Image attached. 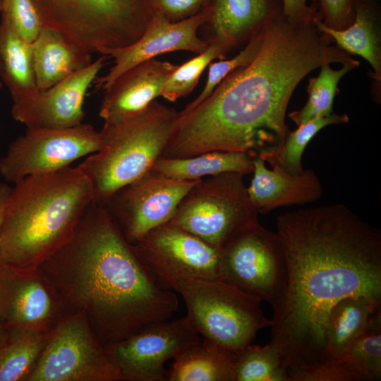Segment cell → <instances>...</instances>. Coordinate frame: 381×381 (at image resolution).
I'll use <instances>...</instances> for the list:
<instances>
[{"instance_id": "42", "label": "cell", "mask_w": 381, "mask_h": 381, "mask_svg": "<svg viewBox=\"0 0 381 381\" xmlns=\"http://www.w3.org/2000/svg\"><path fill=\"white\" fill-rule=\"evenodd\" d=\"M1 61H0V75H1Z\"/></svg>"}, {"instance_id": "27", "label": "cell", "mask_w": 381, "mask_h": 381, "mask_svg": "<svg viewBox=\"0 0 381 381\" xmlns=\"http://www.w3.org/2000/svg\"><path fill=\"white\" fill-rule=\"evenodd\" d=\"M51 332L6 329L0 339V381H28Z\"/></svg>"}, {"instance_id": "15", "label": "cell", "mask_w": 381, "mask_h": 381, "mask_svg": "<svg viewBox=\"0 0 381 381\" xmlns=\"http://www.w3.org/2000/svg\"><path fill=\"white\" fill-rule=\"evenodd\" d=\"M66 315L42 272L0 263V321L6 329L52 331Z\"/></svg>"}, {"instance_id": "6", "label": "cell", "mask_w": 381, "mask_h": 381, "mask_svg": "<svg viewBox=\"0 0 381 381\" xmlns=\"http://www.w3.org/2000/svg\"><path fill=\"white\" fill-rule=\"evenodd\" d=\"M183 298L185 316L202 339L234 353L252 344L257 333L271 325L261 300L220 279L178 275L159 282Z\"/></svg>"}, {"instance_id": "14", "label": "cell", "mask_w": 381, "mask_h": 381, "mask_svg": "<svg viewBox=\"0 0 381 381\" xmlns=\"http://www.w3.org/2000/svg\"><path fill=\"white\" fill-rule=\"evenodd\" d=\"M130 245L157 284L169 276L220 277L222 250L169 223Z\"/></svg>"}, {"instance_id": "9", "label": "cell", "mask_w": 381, "mask_h": 381, "mask_svg": "<svg viewBox=\"0 0 381 381\" xmlns=\"http://www.w3.org/2000/svg\"><path fill=\"white\" fill-rule=\"evenodd\" d=\"M28 381H123L93 334L84 312L66 314L49 339Z\"/></svg>"}, {"instance_id": "34", "label": "cell", "mask_w": 381, "mask_h": 381, "mask_svg": "<svg viewBox=\"0 0 381 381\" xmlns=\"http://www.w3.org/2000/svg\"><path fill=\"white\" fill-rule=\"evenodd\" d=\"M0 14L20 37L30 44L44 28L32 0H4Z\"/></svg>"}, {"instance_id": "30", "label": "cell", "mask_w": 381, "mask_h": 381, "mask_svg": "<svg viewBox=\"0 0 381 381\" xmlns=\"http://www.w3.org/2000/svg\"><path fill=\"white\" fill-rule=\"evenodd\" d=\"M231 48L221 40L214 37L207 48L184 63L172 72L167 80L161 96L174 102L188 95L197 85L200 76L207 66L216 59H222Z\"/></svg>"}, {"instance_id": "4", "label": "cell", "mask_w": 381, "mask_h": 381, "mask_svg": "<svg viewBox=\"0 0 381 381\" xmlns=\"http://www.w3.org/2000/svg\"><path fill=\"white\" fill-rule=\"evenodd\" d=\"M1 229L0 263L36 268L73 236L94 201L78 167L26 176L13 183Z\"/></svg>"}, {"instance_id": "41", "label": "cell", "mask_w": 381, "mask_h": 381, "mask_svg": "<svg viewBox=\"0 0 381 381\" xmlns=\"http://www.w3.org/2000/svg\"><path fill=\"white\" fill-rule=\"evenodd\" d=\"M2 85H3V82L1 81V78H0V90L2 87ZM0 128H1V122H0Z\"/></svg>"}, {"instance_id": "35", "label": "cell", "mask_w": 381, "mask_h": 381, "mask_svg": "<svg viewBox=\"0 0 381 381\" xmlns=\"http://www.w3.org/2000/svg\"><path fill=\"white\" fill-rule=\"evenodd\" d=\"M319 16L327 27L341 30L349 26L354 18L353 0H317Z\"/></svg>"}, {"instance_id": "29", "label": "cell", "mask_w": 381, "mask_h": 381, "mask_svg": "<svg viewBox=\"0 0 381 381\" xmlns=\"http://www.w3.org/2000/svg\"><path fill=\"white\" fill-rule=\"evenodd\" d=\"M359 65L355 59L342 64L339 69H332L329 64L321 66L319 75L309 80L308 99L304 107L289 116L298 126L318 117L328 116L333 113L332 107L337 85L341 78Z\"/></svg>"}, {"instance_id": "19", "label": "cell", "mask_w": 381, "mask_h": 381, "mask_svg": "<svg viewBox=\"0 0 381 381\" xmlns=\"http://www.w3.org/2000/svg\"><path fill=\"white\" fill-rule=\"evenodd\" d=\"M253 163V177L247 191L258 214H267L279 207L310 203L322 196V183L311 169L291 174L273 162L270 164L272 169H269L258 156Z\"/></svg>"}, {"instance_id": "1", "label": "cell", "mask_w": 381, "mask_h": 381, "mask_svg": "<svg viewBox=\"0 0 381 381\" xmlns=\"http://www.w3.org/2000/svg\"><path fill=\"white\" fill-rule=\"evenodd\" d=\"M286 264L270 343L291 374L321 363L332 308L347 297L381 301V231L342 204L288 212L276 222Z\"/></svg>"}, {"instance_id": "17", "label": "cell", "mask_w": 381, "mask_h": 381, "mask_svg": "<svg viewBox=\"0 0 381 381\" xmlns=\"http://www.w3.org/2000/svg\"><path fill=\"white\" fill-rule=\"evenodd\" d=\"M106 58L102 55L52 87L12 104V117L27 128H67L83 123L85 97Z\"/></svg>"}, {"instance_id": "3", "label": "cell", "mask_w": 381, "mask_h": 381, "mask_svg": "<svg viewBox=\"0 0 381 381\" xmlns=\"http://www.w3.org/2000/svg\"><path fill=\"white\" fill-rule=\"evenodd\" d=\"M37 268L65 313L84 312L103 346L169 320L179 308L176 295L157 284L104 205L95 201L72 238Z\"/></svg>"}, {"instance_id": "12", "label": "cell", "mask_w": 381, "mask_h": 381, "mask_svg": "<svg viewBox=\"0 0 381 381\" xmlns=\"http://www.w3.org/2000/svg\"><path fill=\"white\" fill-rule=\"evenodd\" d=\"M286 277L279 238L262 225L222 250L219 279L272 306L284 287Z\"/></svg>"}, {"instance_id": "18", "label": "cell", "mask_w": 381, "mask_h": 381, "mask_svg": "<svg viewBox=\"0 0 381 381\" xmlns=\"http://www.w3.org/2000/svg\"><path fill=\"white\" fill-rule=\"evenodd\" d=\"M177 66L152 59L121 74L104 90L99 112L104 123L121 121L145 109L161 96L167 80Z\"/></svg>"}, {"instance_id": "13", "label": "cell", "mask_w": 381, "mask_h": 381, "mask_svg": "<svg viewBox=\"0 0 381 381\" xmlns=\"http://www.w3.org/2000/svg\"><path fill=\"white\" fill-rule=\"evenodd\" d=\"M185 317L156 322L104 351L123 381H165L167 361L201 341Z\"/></svg>"}, {"instance_id": "32", "label": "cell", "mask_w": 381, "mask_h": 381, "mask_svg": "<svg viewBox=\"0 0 381 381\" xmlns=\"http://www.w3.org/2000/svg\"><path fill=\"white\" fill-rule=\"evenodd\" d=\"M335 361L346 364L360 381L380 380L381 328L369 330L357 338Z\"/></svg>"}, {"instance_id": "24", "label": "cell", "mask_w": 381, "mask_h": 381, "mask_svg": "<svg viewBox=\"0 0 381 381\" xmlns=\"http://www.w3.org/2000/svg\"><path fill=\"white\" fill-rule=\"evenodd\" d=\"M0 78L8 87L13 104L39 92L32 63L31 44L25 42L3 18L0 22Z\"/></svg>"}, {"instance_id": "20", "label": "cell", "mask_w": 381, "mask_h": 381, "mask_svg": "<svg viewBox=\"0 0 381 381\" xmlns=\"http://www.w3.org/2000/svg\"><path fill=\"white\" fill-rule=\"evenodd\" d=\"M214 37L231 49L248 41L282 13L278 0H211Z\"/></svg>"}, {"instance_id": "38", "label": "cell", "mask_w": 381, "mask_h": 381, "mask_svg": "<svg viewBox=\"0 0 381 381\" xmlns=\"http://www.w3.org/2000/svg\"><path fill=\"white\" fill-rule=\"evenodd\" d=\"M11 189L12 187L8 183L0 181V254L2 224L4 222L6 206L11 194Z\"/></svg>"}, {"instance_id": "33", "label": "cell", "mask_w": 381, "mask_h": 381, "mask_svg": "<svg viewBox=\"0 0 381 381\" xmlns=\"http://www.w3.org/2000/svg\"><path fill=\"white\" fill-rule=\"evenodd\" d=\"M265 27L258 34L253 36L243 49L235 56L228 60H221L210 64L208 75L203 90L182 111H188L196 107L207 97L230 73L238 68L248 65L253 61L262 44Z\"/></svg>"}, {"instance_id": "37", "label": "cell", "mask_w": 381, "mask_h": 381, "mask_svg": "<svg viewBox=\"0 0 381 381\" xmlns=\"http://www.w3.org/2000/svg\"><path fill=\"white\" fill-rule=\"evenodd\" d=\"M282 11L286 18L298 23H310L318 14L308 0H282Z\"/></svg>"}, {"instance_id": "10", "label": "cell", "mask_w": 381, "mask_h": 381, "mask_svg": "<svg viewBox=\"0 0 381 381\" xmlns=\"http://www.w3.org/2000/svg\"><path fill=\"white\" fill-rule=\"evenodd\" d=\"M103 144L101 131L87 123L67 128H27L0 158V175L15 183L28 176L56 171L99 151Z\"/></svg>"}, {"instance_id": "2", "label": "cell", "mask_w": 381, "mask_h": 381, "mask_svg": "<svg viewBox=\"0 0 381 381\" xmlns=\"http://www.w3.org/2000/svg\"><path fill=\"white\" fill-rule=\"evenodd\" d=\"M331 42L313 21L296 23L282 12L265 27L251 63L230 73L196 107L178 112L160 157L224 151L271 161L289 133L286 112L300 81L325 64L353 59Z\"/></svg>"}, {"instance_id": "11", "label": "cell", "mask_w": 381, "mask_h": 381, "mask_svg": "<svg viewBox=\"0 0 381 381\" xmlns=\"http://www.w3.org/2000/svg\"><path fill=\"white\" fill-rule=\"evenodd\" d=\"M199 180L171 179L150 171L118 190L102 205L126 241L133 244L168 223L181 200Z\"/></svg>"}, {"instance_id": "16", "label": "cell", "mask_w": 381, "mask_h": 381, "mask_svg": "<svg viewBox=\"0 0 381 381\" xmlns=\"http://www.w3.org/2000/svg\"><path fill=\"white\" fill-rule=\"evenodd\" d=\"M210 14V4L197 14L176 22L154 12L149 25L138 40L105 53L104 55L114 59V65L105 75L97 79V87L106 90L128 69L162 54L174 51L195 54L204 52L209 42L201 40L197 32L202 24L209 22Z\"/></svg>"}, {"instance_id": "21", "label": "cell", "mask_w": 381, "mask_h": 381, "mask_svg": "<svg viewBox=\"0 0 381 381\" xmlns=\"http://www.w3.org/2000/svg\"><path fill=\"white\" fill-rule=\"evenodd\" d=\"M377 328H381V301L363 296L343 298L329 313L320 364L338 359L354 340Z\"/></svg>"}, {"instance_id": "5", "label": "cell", "mask_w": 381, "mask_h": 381, "mask_svg": "<svg viewBox=\"0 0 381 381\" xmlns=\"http://www.w3.org/2000/svg\"><path fill=\"white\" fill-rule=\"evenodd\" d=\"M178 112L153 101L140 113L100 131L103 147L78 167L90 181L94 201L104 203L111 195L150 171L160 157Z\"/></svg>"}, {"instance_id": "40", "label": "cell", "mask_w": 381, "mask_h": 381, "mask_svg": "<svg viewBox=\"0 0 381 381\" xmlns=\"http://www.w3.org/2000/svg\"><path fill=\"white\" fill-rule=\"evenodd\" d=\"M3 1H4V0H0V13H1V7H2V4H3Z\"/></svg>"}, {"instance_id": "8", "label": "cell", "mask_w": 381, "mask_h": 381, "mask_svg": "<svg viewBox=\"0 0 381 381\" xmlns=\"http://www.w3.org/2000/svg\"><path fill=\"white\" fill-rule=\"evenodd\" d=\"M243 175L223 172L200 179L180 202L169 224L223 250L261 226Z\"/></svg>"}, {"instance_id": "36", "label": "cell", "mask_w": 381, "mask_h": 381, "mask_svg": "<svg viewBox=\"0 0 381 381\" xmlns=\"http://www.w3.org/2000/svg\"><path fill=\"white\" fill-rule=\"evenodd\" d=\"M211 0H151L154 12L176 22L191 17L209 5Z\"/></svg>"}, {"instance_id": "26", "label": "cell", "mask_w": 381, "mask_h": 381, "mask_svg": "<svg viewBox=\"0 0 381 381\" xmlns=\"http://www.w3.org/2000/svg\"><path fill=\"white\" fill-rule=\"evenodd\" d=\"M253 158L243 152L212 151L185 158H158L150 171L167 177L197 180L223 172L242 175L253 171Z\"/></svg>"}, {"instance_id": "39", "label": "cell", "mask_w": 381, "mask_h": 381, "mask_svg": "<svg viewBox=\"0 0 381 381\" xmlns=\"http://www.w3.org/2000/svg\"><path fill=\"white\" fill-rule=\"evenodd\" d=\"M6 331V328L2 324V322L0 321V339L2 337V335L4 334Z\"/></svg>"}, {"instance_id": "31", "label": "cell", "mask_w": 381, "mask_h": 381, "mask_svg": "<svg viewBox=\"0 0 381 381\" xmlns=\"http://www.w3.org/2000/svg\"><path fill=\"white\" fill-rule=\"evenodd\" d=\"M349 121L346 114L332 113L328 116L313 118L298 126L288 133L282 147L274 158L269 162H277L291 174H300L303 170L301 158L303 153L312 138L324 127L345 123Z\"/></svg>"}, {"instance_id": "28", "label": "cell", "mask_w": 381, "mask_h": 381, "mask_svg": "<svg viewBox=\"0 0 381 381\" xmlns=\"http://www.w3.org/2000/svg\"><path fill=\"white\" fill-rule=\"evenodd\" d=\"M234 381H289V372L277 346L250 344L235 353Z\"/></svg>"}, {"instance_id": "25", "label": "cell", "mask_w": 381, "mask_h": 381, "mask_svg": "<svg viewBox=\"0 0 381 381\" xmlns=\"http://www.w3.org/2000/svg\"><path fill=\"white\" fill-rule=\"evenodd\" d=\"M235 353L202 339L173 359L168 381H234Z\"/></svg>"}, {"instance_id": "23", "label": "cell", "mask_w": 381, "mask_h": 381, "mask_svg": "<svg viewBox=\"0 0 381 381\" xmlns=\"http://www.w3.org/2000/svg\"><path fill=\"white\" fill-rule=\"evenodd\" d=\"M377 0H353L354 18L346 28L337 30L325 25L318 13L313 22L318 30L349 54H356L371 66L373 78L380 82L381 43Z\"/></svg>"}, {"instance_id": "22", "label": "cell", "mask_w": 381, "mask_h": 381, "mask_svg": "<svg viewBox=\"0 0 381 381\" xmlns=\"http://www.w3.org/2000/svg\"><path fill=\"white\" fill-rule=\"evenodd\" d=\"M36 84L44 91L89 66L91 54L61 32L44 27L31 44Z\"/></svg>"}, {"instance_id": "7", "label": "cell", "mask_w": 381, "mask_h": 381, "mask_svg": "<svg viewBox=\"0 0 381 381\" xmlns=\"http://www.w3.org/2000/svg\"><path fill=\"white\" fill-rule=\"evenodd\" d=\"M44 27L90 53L136 41L150 24L151 0H32Z\"/></svg>"}]
</instances>
